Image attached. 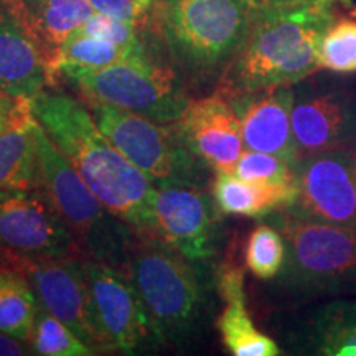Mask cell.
Masks as SVG:
<instances>
[{
    "mask_svg": "<svg viewBox=\"0 0 356 356\" xmlns=\"http://www.w3.org/2000/svg\"><path fill=\"white\" fill-rule=\"evenodd\" d=\"M0 248L17 256H84L44 188L0 191Z\"/></svg>",
    "mask_w": 356,
    "mask_h": 356,
    "instance_id": "12",
    "label": "cell"
},
{
    "mask_svg": "<svg viewBox=\"0 0 356 356\" xmlns=\"http://www.w3.org/2000/svg\"><path fill=\"white\" fill-rule=\"evenodd\" d=\"M29 343L32 345L33 353L42 356H89L97 353L68 325L60 322L42 307L35 315Z\"/></svg>",
    "mask_w": 356,
    "mask_h": 356,
    "instance_id": "25",
    "label": "cell"
},
{
    "mask_svg": "<svg viewBox=\"0 0 356 356\" xmlns=\"http://www.w3.org/2000/svg\"><path fill=\"white\" fill-rule=\"evenodd\" d=\"M43 188L86 257L124 267L137 231L102 204L38 122Z\"/></svg>",
    "mask_w": 356,
    "mask_h": 356,
    "instance_id": "6",
    "label": "cell"
},
{
    "mask_svg": "<svg viewBox=\"0 0 356 356\" xmlns=\"http://www.w3.org/2000/svg\"><path fill=\"white\" fill-rule=\"evenodd\" d=\"M211 193L221 215L262 218L291 207L297 186L296 184H257L238 178L231 172H215Z\"/></svg>",
    "mask_w": 356,
    "mask_h": 356,
    "instance_id": "20",
    "label": "cell"
},
{
    "mask_svg": "<svg viewBox=\"0 0 356 356\" xmlns=\"http://www.w3.org/2000/svg\"><path fill=\"white\" fill-rule=\"evenodd\" d=\"M3 256L7 266L25 275L42 309L68 325L97 353L104 350L92 320L83 256Z\"/></svg>",
    "mask_w": 356,
    "mask_h": 356,
    "instance_id": "10",
    "label": "cell"
},
{
    "mask_svg": "<svg viewBox=\"0 0 356 356\" xmlns=\"http://www.w3.org/2000/svg\"><path fill=\"white\" fill-rule=\"evenodd\" d=\"M297 195L286 210L305 220L356 228V152L309 155L296 163Z\"/></svg>",
    "mask_w": 356,
    "mask_h": 356,
    "instance_id": "11",
    "label": "cell"
},
{
    "mask_svg": "<svg viewBox=\"0 0 356 356\" xmlns=\"http://www.w3.org/2000/svg\"><path fill=\"white\" fill-rule=\"evenodd\" d=\"M147 50H149L147 44L140 48H126L76 30L58 51L55 63L51 66L53 83L58 76L68 71L99 70Z\"/></svg>",
    "mask_w": 356,
    "mask_h": 356,
    "instance_id": "23",
    "label": "cell"
},
{
    "mask_svg": "<svg viewBox=\"0 0 356 356\" xmlns=\"http://www.w3.org/2000/svg\"><path fill=\"white\" fill-rule=\"evenodd\" d=\"M122 270L139 293L157 341L181 345L193 335L202 317L203 291L190 259L137 231Z\"/></svg>",
    "mask_w": 356,
    "mask_h": 356,
    "instance_id": "4",
    "label": "cell"
},
{
    "mask_svg": "<svg viewBox=\"0 0 356 356\" xmlns=\"http://www.w3.org/2000/svg\"><path fill=\"white\" fill-rule=\"evenodd\" d=\"M340 0H304L259 7L243 47L216 81V92L234 97L302 83L318 66V47L338 19Z\"/></svg>",
    "mask_w": 356,
    "mask_h": 356,
    "instance_id": "2",
    "label": "cell"
},
{
    "mask_svg": "<svg viewBox=\"0 0 356 356\" xmlns=\"http://www.w3.org/2000/svg\"><path fill=\"white\" fill-rule=\"evenodd\" d=\"M32 113L30 99H19L0 91V134Z\"/></svg>",
    "mask_w": 356,
    "mask_h": 356,
    "instance_id": "31",
    "label": "cell"
},
{
    "mask_svg": "<svg viewBox=\"0 0 356 356\" xmlns=\"http://www.w3.org/2000/svg\"><path fill=\"white\" fill-rule=\"evenodd\" d=\"M3 2H6V3H7V6H8V7H10V6H12V3H13V0H3Z\"/></svg>",
    "mask_w": 356,
    "mask_h": 356,
    "instance_id": "34",
    "label": "cell"
},
{
    "mask_svg": "<svg viewBox=\"0 0 356 356\" xmlns=\"http://www.w3.org/2000/svg\"><path fill=\"white\" fill-rule=\"evenodd\" d=\"M233 175L257 184H296V168L279 155L244 149L234 163Z\"/></svg>",
    "mask_w": 356,
    "mask_h": 356,
    "instance_id": "28",
    "label": "cell"
},
{
    "mask_svg": "<svg viewBox=\"0 0 356 356\" xmlns=\"http://www.w3.org/2000/svg\"><path fill=\"white\" fill-rule=\"evenodd\" d=\"M270 222L286 241L282 284L299 293H335L356 286V231L280 210Z\"/></svg>",
    "mask_w": 356,
    "mask_h": 356,
    "instance_id": "7",
    "label": "cell"
},
{
    "mask_svg": "<svg viewBox=\"0 0 356 356\" xmlns=\"http://www.w3.org/2000/svg\"><path fill=\"white\" fill-rule=\"evenodd\" d=\"M259 12L256 0H154L147 30L190 81L220 79Z\"/></svg>",
    "mask_w": 356,
    "mask_h": 356,
    "instance_id": "3",
    "label": "cell"
},
{
    "mask_svg": "<svg viewBox=\"0 0 356 356\" xmlns=\"http://www.w3.org/2000/svg\"><path fill=\"white\" fill-rule=\"evenodd\" d=\"M175 126L190 152L213 172H231L244 152L238 114L216 91L190 99Z\"/></svg>",
    "mask_w": 356,
    "mask_h": 356,
    "instance_id": "15",
    "label": "cell"
},
{
    "mask_svg": "<svg viewBox=\"0 0 356 356\" xmlns=\"http://www.w3.org/2000/svg\"><path fill=\"white\" fill-rule=\"evenodd\" d=\"M292 132L299 160L337 149L356 152V88L325 83L297 92Z\"/></svg>",
    "mask_w": 356,
    "mask_h": 356,
    "instance_id": "14",
    "label": "cell"
},
{
    "mask_svg": "<svg viewBox=\"0 0 356 356\" xmlns=\"http://www.w3.org/2000/svg\"><path fill=\"white\" fill-rule=\"evenodd\" d=\"M355 231H356V228H355Z\"/></svg>",
    "mask_w": 356,
    "mask_h": 356,
    "instance_id": "35",
    "label": "cell"
},
{
    "mask_svg": "<svg viewBox=\"0 0 356 356\" xmlns=\"http://www.w3.org/2000/svg\"><path fill=\"white\" fill-rule=\"evenodd\" d=\"M38 309L25 275L10 266L0 267V332L29 341Z\"/></svg>",
    "mask_w": 356,
    "mask_h": 356,
    "instance_id": "24",
    "label": "cell"
},
{
    "mask_svg": "<svg viewBox=\"0 0 356 356\" xmlns=\"http://www.w3.org/2000/svg\"><path fill=\"white\" fill-rule=\"evenodd\" d=\"M221 211L213 193L198 185H154L152 228L149 236L186 259L204 261L216 252V225Z\"/></svg>",
    "mask_w": 356,
    "mask_h": 356,
    "instance_id": "13",
    "label": "cell"
},
{
    "mask_svg": "<svg viewBox=\"0 0 356 356\" xmlns=\"http://www.w3.org/2000/svg\"><path fill=\"white\" fill-rule=\"evenodd\" d=\"M50 84V70L32 33L0 0V91L32 101Z\"/></svg>",
    "mask_w": 356,
    "mask_h": 356,
    "instance_id": "17",
    "label": "cell"
},
{
    "mask_svg": "<svg viewBox=\"0 0 356 356\" xmlns=\"http://www.w3.org/2000/svg\"><path fill=\"white\" fill-rule=\"evenodd\" d=\"M10 8L32 33L50 74L63 43L96 13L88 0H13Z\"/></svg>",
    "mask_w": 356,
    "mask_h": 356,
    "instance_id": "19",
    "label": "cell"
},
{
    "mask_svg": "<svg viewBox=\"0 0 356 356\" xmlns=\"http://www.w3.org/2000/svg\"><path fill=\"white\" fill-rule=\"evenodd\" d=\"M309 328V340L317 355L356 356V300L323 305Z\"/></svg>",
    "mask_w": 356,
    "mask_h": 356,
    "instance_id": "22",
    "label": "cell"
},
{
    "mask_svg": "<svg viewBox=\"0 0 356 356\" xmlns=\"http://www.w3.org/2000/svg\"><path fill=\"white\" fill-rule=\"evenodd\" d=\"M61 76L86 102L131 111L155 122H177L190 102L178 70L168 60L154 58L150 50L104 68L68 71Z\"/></svg>",
    "mask_w": 356,
    "mask_h": 356,
    "instance_id": "5",
    "label": "cell"
},
{
    "mask_svg": "<svg viewBox=\"0 0 356 356\" xmlns=\"http://www.w3.org/2000/svg\"><path fill=\"white\" fill-rule=\"evenodd\" d=\"M29 355L26 346L19 338L0 332V356H22Z\"/></svg>",
    "mask_w": 356,
    "mask_h": 356,
    "instance_id": "32",
    "label": "cell"
},
{
    "mask_svg": "<svg viewBox=\"0 0 356 356\" xmlns=\"http://www.w3.org/2000/svg\"><path fill=\"white\" fill-rule=\"evenodd\" d=\"M43 188L38 121L33 111L0 134V191Z\"/></svg>",
    "mask_w": 356,
    "mask_h": 356,
    "instance_id": "21",
    "label": "cell"
},
{
    "mask_svg": "<svg viewBox=\"0 0 356 356\" xmlns=\"http://www.w3.org/2000/svg\"><path fill=\"white\" fill-rule=\"evenodd\" d=\"M97 127L152 185L204 186L207 168L190 152L175 122L162 124L101 102H88Z\"/></svg>",
    "mask_w": 356,
    "mask_h": 356,
    "instance_id": "8",
    "label": "cell"
},
{
    "mask_svg": "<svg viewBox=\"0 0 356 356\" xmlns=\"http://www.w3.org/2000/svg\"><path fill=\"white\" fill-rule=\"evenodd\" d=\"M248 270L257 279L277 277L286 262V241L273 225H259L249 234L244 251Z\"/></svg>",
    "mask_w": 356,
    "mask_h": 356,
    "instance_id": "26",
    "label": "cell"
},
{
    "mask_svg": "<svg viewBox=\"0 0 356 356\" xmlns=\"http://www.w3.org/2000/svg\"><path fill=\"white\" fill-rule=\"evenodd\" d=\"M259 7H275V6H289V3H299L304 0H256Z\"/></svg>",
    "mask_w": 356,
    "mask_h": 356,
    "instance_id": "33",
    "label": "cell"
},
{
    "mask_svg": "<svg viewBox=\"0 0 356 356\" xmlns=\"http://www.w3.org/2000/svg\"><path fill=\"white\" fill-rule=\"evenodd\" d=\"M226 99L241 122L244 149L279 155L296 167L299 162L292 132L296 92L291 86L270 88Z\"/></svg>",
    "mask_w": 356,
    "mask_h": 356,
    "instance_id": "16",
    "label": "cell"
},
{
    "mask_svg": "<svg viewBox=\"0 0 356 356\" xmlns=\"http://www.w3.org/2000/svg\"><path fill=\"white\" fill-rule=\"evenodd\" d=\"M37 121L108 210L139 233L152 228L150 180L97 127L73 96L43 89L32 101Z\"/></svg>",
    "mask_w": 356,
    "mask_h": 356,
    "instance_id": "1",
    "label": "cell"
},
{
    "mask_svg": "<svg viewBox=\"0 0 356 356\" xmlns=\"http://www.w3.org/2000/svg\"><path fill=\"white\" fill-rule=\"evenodd\" d=\"M320 70L356 73V19H337L323 33L318 47Z\"/></svg>",
    "mask_w": 356,
    "mask_h": 356,
    "instance_id": "27",
    "label": "cell"
},
{
    "mask_svg": "<svg viewBox=\"0 0 356 356\" xmlns=\"http://www.w3.org/2000/svg\"><path fill=\"white\" fill-rule=\"evenodd\" d=\"M96 13L131 22L147 30L154 0H88Z\"/></svg>",
    "mask_w": 356,
    "mask_h": 356,
    "instance_id": "30",
    "label": "cell"
},
{
    "mask_svg": "<svg viewBox=\"0 0 356 356\" xmlns=\"http://www.w3.org/2000/svg\"><path fill=\"white\" fill-rule=\"evenodd\" d=\"M79 32L92 35V37L97 38H104L108 42L121 44V47L126 48H140L147 44L140 37V33L145 32L144 29L131 24V22L114 19V17L102 15V13H95L79 29Z\"/></svg>",
    "mask_w": 356,
    "mask_h": 356,
    "instance_id": "29",
    "label": "cell"
},
{
    "mask_svg": "<svg viewBox=\"0 0 356 356\" xmlns=\"http://www.w3.org/2000/svg\"><path fill=\"white\" fill-rule=\"evenodd\" d=\"M92 320L104 350L134 353L157 340L136 287L121 267L83 256Z\"/></svg>",
    "mask_w": 356,
    "mask_h": 356,
    "instance_id": "9",
    "label": "cell"
},
{
    "mask_svg": "<svg viewBox=\"0 0 356 356\" xmlns=\"http://www.w3.org/2000/svg\"><path fill=\"white\" fill-rule=\"evenodd\" d=\"M218 291L225 300V310L216 322L225 348L234 356L280 355L277 343L257 330L249 315L241 267L234 262L221 264L218 269Z\"/></svg>",
    "mask_w": 356,
    "mask_h": 356,
    "instance_id": "18",
    "label": "cell"
}]
</instances>
